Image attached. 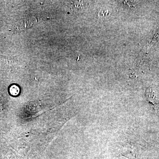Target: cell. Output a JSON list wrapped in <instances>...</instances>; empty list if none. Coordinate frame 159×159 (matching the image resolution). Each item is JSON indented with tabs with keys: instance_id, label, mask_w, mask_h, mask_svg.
Instances as JSON below:
<instances>
[{
	"instance_id": "obj_1",
	"label": "cell",
	"mask_w": 159,
	"mask_h": 159,
	"mask_svg": "<svg viewBox=\"0 0 159 159\" xmlns=\"http://www.w3.org/2000/svg\"><path fill=\"white\" fill-rule=\"evenodd\" d=\"M88 4L84 1H71L69 4V7L74 12H80L84 11L87 8Z\"/></svg>"
},
{
	"instance_id": "obj_2",
	"label": "cell",
	"mask_w": 159,
	"mask_h": 159,
	"mask_svg": "<svg viewBox=\"0 0 159 159\" xmlns=\"http://www.w3.org/2000/svg\"><path fill=\"white\" fill-rule=\"evenodd\" d=\"M10 93L13 96L18 95L20 93L19 88L15 85L11 86L10 88Z\"/></svg>"
},
{
	"instance_id": "obj_3",
	"label": "cell",
	"mask_w": 159,
	"mask_h": 159,
	"mask_svg": "<svg viewBox=\"0 0 159 159\" xmlns=\"http://www.w3.org/2000/svg\"><path fill=\"white\" fill-rule=\"evenodd\" d=\"M110 12L107 10L100 9L98 12V16H99L101 17H106L107 16L110 15Z\"/></svg>"
}]
</instances>
